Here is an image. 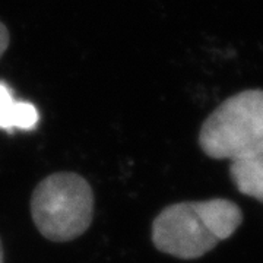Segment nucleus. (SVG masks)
Listing matches in <instances>:
<instances>
[{
  "instance_id": "1",
  "label": "nucleus",
  "mask_w": 263,
  "mask_h": 263,
  "mask_svg": "<svg viewBox=\"0 0 263 263\" xmlns=\"http://www.w3.org/2000/svg\"><path fill=\"white\" fill-rule=\"evenodd\" d=\"M241 221V209L228 199L174 203L155 218L152 241L162 253L197 259L234 234Z\"/></svg>"
},
{
  "instance_id": "2",
  "label": "nucleus",
  "mask_w": 263,
  "mask_h": 263,
  "mask_svg": "<svg viewBox=\"0 0 263 263\" xmlns=\"http://www.w3.org/2000/svg\"><path fill=\"white\" fill-rule=\"evenodd\" d=\"M199 145L215 160H240L263 152V89L230 97L209 114Z\"/></svg>"
},
{
  "instance_id": "3",
  "label": "nucleus",
  "mask_w": 263,
  "mask_h": 263,
  "mask_svg": "<svg viewBox=\"0 0 263 263\" xmlns=\"http://www.w3.org/2000/svg\"><path fill=\"white\" fill-rule=\"evenodd\" d=\"M31 214L38 231L51 241H70L89 228L94 193L76 173H56L43 180L31 197Z\"/></svg>"
},
{
  "instance_id": "4",
  "label": "nucleus",
  "mask_w": 263,
  "mask_h": 263,
  "mask_svg": "<svg viewBox=\"0 0 263 263\" xmlns=\"http://www.w3.org/2000/svg\"><path fill=\"white\" fill-rule=\"evenodd\" d=\"M40 120L35 105L25 101H16L12 89L0 82V130H32Z\"/></svg>"
},
{
  "instance_id": "5",
  "label": "nucleus",
  "mask_w": 263,
  "mask_h": 263,
  "mask_svg": "<svg viewBox=\"0 0 263 263\" xmlns=\"http://www.w3.org/2000/svg\"><path fill=\"white\" fill-rule=\"evenodd\" d=\"M230 176L240 193L263 202V152L231 161Z\"/></svg>"
},
{
  "instance_id": "6",
  "label": "nucleus",
  "mask_w": 263,
  "mask_h": 263,
  "mask_svg": "<svg viewBox=\"0 0 263 263\" xmlns=\"http://www.w3.org/2000/svg\"><path fill=\"white\" fill-rule=\"evenodd\" d=\"M8 46H9V32L6 27L0 22V57L6 51Z\"/></svg>"
},
{
  "instance_id": "7",
  "label": "nucleus",
  "mask_w": 263,
  "mask_h": 263,
  "mask_svg": "<svg viewBox=\"0 0 263 263\" xmlns=\"http://www.w3.org/2000/svg\"><path fill=\"white\" fill-rule=\"evenodd\" d=\"M3 260H5V253H3V246L0 241V263H3Z\"/></svg>"
}]
</instances>
